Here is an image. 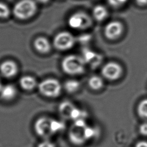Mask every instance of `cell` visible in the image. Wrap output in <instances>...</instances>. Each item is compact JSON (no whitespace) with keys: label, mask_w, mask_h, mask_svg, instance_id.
Returning <instances> with one entry per match:
<instances>
[{"label":"cell","mask_w":147,"mask_h":147,"mask_svg":"<svg viewBox=\"0 0 147 147\" xmlns=\"http://www.w3.org/2000/svg\"><path fill=\"white\" fill-rule=\"evenodd\" d=\"M90 87L94 90H99L104 86V81L103 79L98 75L91 76L88 81Z\"/></svg>","instance_id":"17"},{"label":"cell","mask_w":147,"mask_h":147,"mask_svg":"<svg viewBox=\"0 0 147 147\" xmlns=\"http://www.w3.org/2000/svg\"><path fill=\"white\" fill-rule=\"evenodd\" d=\"M2 84H1V80H0V90H1V88H2Z\"/></svg>","instance_id":"28"},{"label":"cell","mask_w":147,"mask_h":147,"mask_svg":"<svg viewBox=\"0 0 147 147\" xmlns=\"http://www.w3.org/2000/svg\"><path fill=\"white\" fill-rule=\"evenodd\" d=\"M134 147H147V141H140L136 144Z\"/></svg>","instance_id":"26"},{"label":"cell","mask_w":147,"mask_h":147,"mask_svg":"<svg viewBox=\"0 0 147 147\" xmlns=\"http://www.w3.org/2000/svg\"><path fill=\"white\" fill-rule=\"evenodd\" d=\"M10 14L9 7L4 3L0 2V18H6Z\"/></svg>","instance_id":"21"},{"label":"cell","mask_w":147,"mask_h":147,"mask_svg":"<svg viewBox=\"0 0 147 147\" xmlns=\"http://www.w3.org/2000/svg\"><path fill=\"white\" fill-rule=\"evenodd\" d=\"M51 118L42 117L38 118L34 124L35 133L44 140L48 139L53 135L51 129Z\"/></svg>","instance_id":"8"},{"label":"cell","mask_w":147,"mask_h":147,"mask_svg":"<svg viewBox=\"0 0 147 147\" xmlns=\"http://www.w3.org/2000/svg\"><path fill=\"white\" fill-rule=\"evenodd\" d=\"M138 130L142 136L147 137V122L142 123L138 127Z\"/></svg>","instance_id":"23"},{"label":"cell","mask_w":147,"mask_h":147,"mask_svg":"<svg viewBox=\"0 0 147 147\" xmlns=\"http://www.w3.org/2000/svg\"><path fill=\"white\" fill-rule=\"evenodd\" d=\"M69 26L75 29H85L92 25L91 18L84 12H77L71 15L68 21Z\"/></svg>","instance_id":"5"},{"label":"cell","mask_w":147,"mask_h":147,"mask_svg":"<svg viewBox=\"0 0 147 147\" xmlns=\"http://www.w3.org/2000/svg\"><path fill=\"white\" fill-rule=\"evenodd\" d=\"M135 2L140 7H145L147 6V0H135Z\"/></svg>","instance_id":"25"},{"label":"cell","mask_w":147,"mask_h":147,"mask_svg":"<svg viewBox=\"0 0 147 147\" xmlns=\"http://www.w3.org/2000/svg\"><path fill=\"white\" fill-rule=\"evenodd\" d=\"M17 94V90L12 84H6L2 86L0 90V95L6 100L13 99Z\"/></svg>","instance_id":"12"},{"label":"cell","mask_w":147,"mask_h":147,"mask_svg":"<svg viewBox=\"0 0 147 147\" xmlns=\"http://www.w3.org/2000/svg\"><path fill=\"white\" fill-rule=\"evenodd\" d=\"M85 63L82 57L70 55L63 59L61 62V67L64 72L67 74L80 75L84 71Z\"/></svg>","instance_id":"1"},{"label":"cell","mask_w":147,"mask_h":147,"mask_svg":"<svg viewBox=\"0 0 147 147\" xmlns=\"http://www.w3.org/2000/svg\"><path fill=\"white\" fill-rule=\"evenodd\" d=\"M36 51L41 53H47L51 49V44L47 38L39 37L35 39L33 43Z\"/></svg>","instance_id":"11"},{"label":"cell","mask_w":147,"mask_h":147,"mask_svg":"<svg viewBox=\"0 0 147 147\" xmlns=\"http://www.w3.org/2000/svg\"><path fill=\"white\" fill-rule=\"evenodd\" d=\"M74 36L68 32H61L57 34L53 41L54 47L58 50L66 51L71 49L75 44Z\"/></svg>","instance_id":"6"},{"label":"cell","mask_w":147,"mask_h":147,"mask_svg":"<svg viewBox=\"0 0 147 147\" xmlns=\"http://www.w3.org/2000/svg\"><path fill=\"white\" fill-rule=\"evenodd\" d=\"M82 58L85 63H87L91 65L96 64L99 59L98 55L88 48L83 49L82 53Z\"/></svg>","instance_id":"14"},{"label":"cell","mask_w":147,"mask_h":147,"mask_svg":"<svg viewBox=\"0 0 147 147\" xmlns=\"http://www.w3.org/2000/svg\"><path fill=\"white\" fill-rule=\"evenodd\" d=\"M83 128H79L74 126V128L70 131L69 138L73 144L80 145L86 141L83 134Z\"/></svg>","instance_id":"10"},{"label":"cell","mask_w":147,"mask_h":147,"mask_svg":"<svg viewBox=\"0 0 147 147\" xmlns=\"http://www.w3.org/2000/svg\"><path fill=\"white\" fill-rule=\"evenodd\" d=\"M49 0H37V1H38L40 3H47Z\"/></svg>","instance_id":"27"},{"label":"cell","mask_w":147,"mask_h":147,"mask_svg":"<svg viewBox=\"0 0 147 147\" xmlns=\"http://www.w3.org/2000/svg\"><path fill=\"white\" fill-rule=\"evenodd\" d=\"M80 87V83L78 81L74 79L68 80L65 82V90L69 93H73L77 91Z\"/></svg>","instance_id":"20"},{"label":"cell","mask_w":147,"mask_h":147,"mask_svg":"<svg viewBox=\"0 0 147 147\" xmlns=\"http://www.w3.org/2000/svg\"><path fill=\"white\" fill-rule=\"evenodd\" d=\"M92 15L96 21L100 22L104 21L108 17L109 11L105 6L98 5L94 7Z\"/></svg>","instance_id":"13"},{"label":"cell","mask_w":147,"mask_h":147,"mask_svg":"<svg viewBox=\"0 0 147 147\" xmlns=\"http://www.w3.org/2000/svg\"><path fill=\"white\" fill-rule=\"evenodd\" d=\"M40 92L49 98L58 96L61 92V86L60 82L55 79H47L40 83L38 86Z\"/></svg>","instance_id":"3"},{"label":"cell","mask_w":147,"mask_h":147,"mask_svg":"<svg viewBox=\"0 0 147 147\" xmlns=\"http://www.w3.org/2000/svg\"><path fill=\"white\" fill-rule=\"evenodd\" d=\"M0 72L3 76L6 78H11L17 74L18 66L14 61L6 60L1 64Z\"/></svg>","instance_id":"9"},{"label":"cell","mask_w":147,"mask_h":147,"mask_svg":"<svg viewBox=\"0 0 147 147\" xmlns=\"http://www.w3.org/2000/svg\"><path fill=\"white\" fill-rule=\"evenodd\" d=\"M137 113L140 118L147 119V98L141 100L137 105Z\"/></svg>","instance_id":"18"},{"label":"cell","mask_w":147,"mask_h":147,"mask_svg":"<svg viewBox=\"0 0 147 147\" xmlns=\"http://www.w3.org/2000/svg\"><path fill=\"white\" fill-rule=\"evenodd\" d=\"M21 87L25 90H32L36 86V81L30 76H24L20 80Z\"/></svg>","instance_id":"16"},{"label":"cell","mask_w":147,"mask_h":147,"mask_svg":"<svg viewBox=\"0 0 147 147\" xmlns=\"http://www.w3.org/2000/svg\"><path fill=\"white\" fill-rule=\"evenodd\" d=\"M37 147H56V145L51 141L47 140H44L39 143Z\"/></svg>","instance_id":"24"},{"label":"cell","mask_w":147,"mask_h":147,"mask_svg":"<svg viewBox=\"0 0 147 147\" xmlns=\"http://www.w3.org/2000/svg\"><path fill=\"white\" fill-rule=\"evenodd\" d=\"M37 5L34 0H20L13 7V14L17 18L22 20L33 17L37 11Z\"/></svg>","instance_id":"2"},{"label":"cell","mask_w":147,"mask_h":147,"mask_svg":"<svg viewBox=\"0 0 147 147\" xmlns=\"http://www.w3.org/2000/svg\"><path fill=\"white\" fill-rule=\"evenodd\" d=\"M124 32V26L122 22L113 20L109 22L104 28V35L109 40H116L121 37Z\"/></svg>","instance_id":"7"},{"label":"cell","mask_w":147,"mask_h":147,"mask_svg":"<svg viewBox=\"0 0 147 147\" xmlns=\"http://www.w3.org/2000/svg\"><path fill=\"white\" fill-rule=\"evenodd\" d=\"M74 107V105L71 102L68 101H64L59 105V113L61 116L65 118H70L71 112Z\"/></svg>","instance_id":"15"},{"label":"cell","mask_w":147,"mask_h":147,"mask_svg":"<svg viewBox=\"0 0 147 147\" xmlns=\"http://www.w3.org/2000/svg\"><path fill=\"white\" fill-rule=\"evenodd\" d=\"M65 127V125L64 122L60 120L51 118V129L53 135L63 131Z\"/></svg>","instance_id":"19"},{"label":"cell","mask_w":147,"mask_h":147,"mask_svg":"<svg viewBox=\"0 0 147 147\" xmlns=\"http://www.w3.org/2000/svg\"><path fill=\"white\" fill-rule=\"evenodd\" d=\"M123 72L122 66L116 61H109L106 63L101 70L103 77L109 81H115L119 79Z\"/></svg>","instance_id":"4"},{"label":"cell","mask_w":147,"mask_h":147,"mask_svg":"<svg viewBox=\"0 0 147 147\" xmlns=\"http://www.w3.org/2000/svg\"><path fill=\"white\" fill-rule=\"evenodd\" d=\"M128 0H107L108 4L113 8H119L125 5Z\"/></svg>","instance_id":"22"}]
</instances>
